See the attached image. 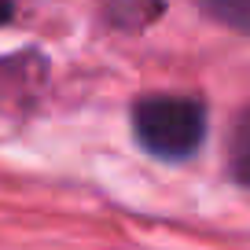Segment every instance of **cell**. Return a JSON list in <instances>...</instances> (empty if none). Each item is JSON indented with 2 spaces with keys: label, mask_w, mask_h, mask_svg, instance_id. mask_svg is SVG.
<instances>
[{
  "label": "cell",
  "mask_w": 250,
  "mask_h": 250,
  "mask_svg": "<svg viewBox=\"0 0 250 250\" xmlns=\"http://www.w3.org/2000/svg\"><path fill=\"white\" fill-rule=\"evenodd\" d=\"M195 4L213 22L228 26V30H239V33H250V0H195Z\"/></svg>",
  "instance_id": "obj_5"
},
{
  "label": "cell",
  "mask_w": 250,
  "mask_h": 250,
  "mask_svg": "<svg viewBox=\"0 0 250 250\" xmlns=\"http://www.w3.org/2000/svg\"><path fill=\"white\" fill-rule=\"evenodd\" d=\"M44 78V62L37 55H11L0 59V107H11L15 100L37 92V81Z\"/></svg>",
  "instance_id": "obj_2"
},
{
  "label": "cell",
  "mask_w": 250,
  "mask_h": 250,
  "mask_svg": "<svg viewBox=\"0 0 250 250\" xmlns=\"http://www.w3.org/2000/svg\"><path fill=\"white\" fill-rule=\"evenodd\" d=\"M162 15V0H107V19L118 30H144Z\"/></svg>",
  "instance_id": "obj_3"
},
{
  "label": "cell",
  "mask_w": 250,
  "mask_h": 250,
  "mask_svg": "<svg viewBox=\"0 0 250 250\" xmlns=\"http://www.w3.org/2000/svg\"><path fill=\"white\" fill-rule=\"evenodd\" d=\"M228 173L239 188L250 191V107L235 118L232 140H228Z\"/></svg>",
  "instance_id": "obj_4"
},
{
  "label": "cell",
  "mask_w": 250,
  "mask_h": 250,
  "mask_svg": "<svg viewBox=\"0 0 250 250\" xmlns=\"http://www.w3.org/2000/svg\"><path fill=\"white\" fill-rule=\"evenodd\" d=\"M133 136L158 162H188L206 140L210 110L199 96L147 92L129 107Z\"/></svg>",
  "instance_id": "obj_1"
},
{
  "label": "cell",
  "mask_w": 250,
  "mask_h": 250,
  "mask_svg": "<svg viewBox=\"0 0 250 250\" xmlns=\"http://www.w3.org/2000/svg\"><path fill=\"white\" fill-rule=\"evenodd\" d=\"M15 19V0H0V26Z\"/></svg>",
  "instance_id": "obj_6"
}]
</instances>
